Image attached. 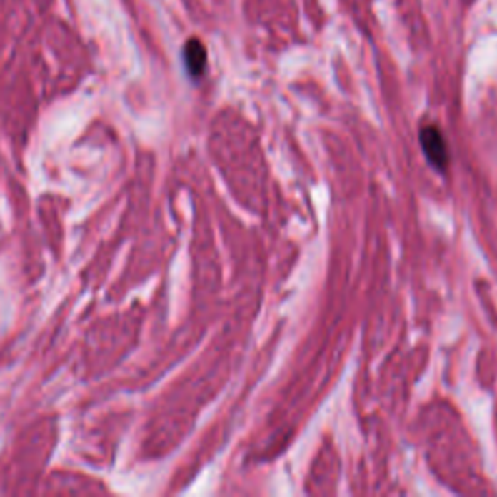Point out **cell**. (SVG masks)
Segmentation results:
<instances>
[{"instance_id":"obj_1","label":"cell","mask_w":497,"mask_h":497,"mask_svg":"<svg viewBox=\"0 0 497 497\" xmlns=\"http://www.w3.org/2000/svg\"><path fill=\"white\" fill-rule=\"evenodd\" d=\"M420 142L423 152L431 161V166H435L437 169H445L447 167V146H445L441 132L433 129V126H428V129L421 131Z\"/></svg>"},{"instance_id":"obj_2","label":"cell","mask_w":497,"mask_h":497,"mask_svg":"<svg viewBox=\"0 0 497 497\" xmlns=\"http://www.w3.org/2000/svg\"><path fill=\"white\" fill-rule=\"evenodd\" d=\"M185 64L191 76H201L206 69V49L201 41L191 39L185 45Z\"/></svg>"}]
</instances>
